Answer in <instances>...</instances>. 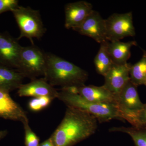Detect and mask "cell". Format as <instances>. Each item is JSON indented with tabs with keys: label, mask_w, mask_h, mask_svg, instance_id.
I'll use <instances>...</instances> for the list:
<instances>
[{
	"label": "cell",
	"mask_w": 146,
	"mask_h": 146,
	"mask_svg": "<svg viewBox=\"0 0 146 146\" xmlns=\"http://www.w3.org/2000/svg\"><path fill=\"white\" fill-rule=\"evenodd\" d=\"M57 98L67 106L80 110L91 114L100 123L106 122L114 119L124 121L115 104L88 101L78 94L63 89L58 92Z\"/></svg>",
	"instance_id": "obj_3"
},
{
	"label": "cell",
	"mask_w": 146,
	"mask_h": 146,
	"mask_svg": "<svg viewBox=\"0 0 146 146\" xmlns=\"http://www.w3.org/2000/svg\"><path fill=\"white\" fill-rule=\"evenodd\" d=\"M108 42L106 41L100 44L98 52L94 60L97 72L104 76L110 70L113 64L108 50Z\"/></svg>",
	"instance_id": "obj_17"
},
{
	"label": "cell",
	"mask_w": 146,
	"mask_h": 146,
	"mask_svg": "<svg viewBox=\"0 0 146 146\" xmlns=\"http://www.w3.org/2000/svg\"><path fill=\"white\" fill-rule=\"evenodd\" d=\"M7 133L6 130L0 131V140L4 138L7 135Z\"/></svg>",
	"instance_id": "obj_25"
},
{
	"label": "cell",
	"mask_w": 146,
	"mask_h": 146,
	"mask_svg": "<svg viewBox=\"0 0 146 146\" xmlns=\"http://www.w3.org/2000/svg\"><path fill=\"white\" fill-rule=\"evenodd\" d=\"M17 0H0V14L14 10L19 6Z\"/></svg>",
	"instance_id": "obj_23"
},
{
	"label": "cell",
	"mask_w": 146,
	"mask_h": 146,
	"mask_svg": "<svg viewBox=\"0 0 146 146\" xmlns=\"http://www.w3.org/2000/svg\"><path fill=\"white\" fill-rule=\"evenodd\" d=\"M11 12L21 32L18 40L26 37L34 45L33 39H40L44 34L46 29L39 11L19 5Z\"/></svg>",
	"instance_id": "obj_4"
},
{
	"label": "cell",
	"mask_w": 146,
	"mask_h": 146,
	"mask_svg": "<svg viewBox=\"0 0 146 146\" xmlns=\"http://www.w3.org/2000/svg\"><path fill=\"white\" fill-rule=\"evenodd\" d=\"M73 30L91 37L100 44L107 41L105 19L96 11L93 10L83 23Z\"/></svg>",
	"instance_id": "obj_8"
},
{
	"label": "cell",
	"mask_w": 146,
	"mask_h": 146,
	"mask_svg": "<svg viewBox=\"0 0 146 146\" xmlns=\"http://www.w3.org/2000/svg\"><path fill=\"white\" fill-rule=\"evenodd\" d=\"M143 51L141 59L134 65H131L129 70L131 81L137 86L146 84V51Z\"/></svg>",
	"instance_id": "obj_18"
},
{
	"label": "cell",
	"mask_w": 146,
	"mask_h": 146,
	"mask_svg": "<svg viewBox=\"0 0 146 146\" xmlns=\"http://www.w3.org/2000/svg\"><path fill=\"white\" fill-rule=\"evenodd\" d=\"M136 41L123 42L120 41L108 42V50L113 63L124 64L131 56V49L133 46H137Z\"/></svg>",
	"instance_id": "obj_15"
},
{
	"label": "cell",
	"mask_w": 146,
	"mask_h": 146,
	"mask_svg": "<svg viewBox=\"0 0 146 146\" xmlns=\"http://www.w3.org/2000/svg\"><path fill=\"white\" fill-rule=\"evenodd\" d=\"M46 58L44 78L52 86L63 89L85 85L89 76L86 71L52 54H46Z\"/></svg>",
	"instance_id": "obj_2"
},
{
	"label": "cell",
	"mask_w": 146,
	"mask_h": 146,
	"mask_svg": "<svg viewBox=\"0 0 146 146\" xmlns=\"http://www.w3.org/2000/svg\"><path fill=\"white\" fill-rule=\"evenodd\" d=\"M116 104L124 121L131 123L143 107L139 98L137 86L131 80L116 97Z\"/></svg>",
	"instance_id": "obj_6"
},
{
	"label": "cell",
	"mask_w": 146,
	"mask_h": 146,
	"mask_svg": "<svg viewBox=\"0 0 146 146\" xmlns=\"http://www.w3.org/2000/svg\"><path fill=\"white\" fill-rule=\"evenodd\" d=\"M39 146H55L50 138L40 144Z\"/></svg>",
	"instance_id": "obj_24"
},
{
	"label": "cell",
	"mask_w": 146,
	"mask_h": 146,
	"mask_svg": "<svg viewBox=\"0 0 146 146\" xmlns=\"http://www.w3.org/2000/svg\"><path fill=\"white\" fill-rule=\"evenodd\" d=\"M131 124L133 127L146 128V104L143 108L137 113Z\"/></svg>",
	"instance_id": "obj_22"
},
{
	"label": "cell",
	"mask_w": 146,
	"mask_h": 146,
	"mask_svg": "<svg viewBox=\"0 0 146 146\" xmlns=\"http://www.w3.org/2000/svg\"><path fill=\"white\" fill-rule=\"evenodd\" d=\"M70 91L78 94L88 101L98 104H116V97L104 85H86L71 87Z\"/></svg>",
	"instance_id": "obj_12"
},
{
	"label": "cell",
	"mask_w": 146,
	"mask_h": 146,
	"mask_svg": "<svg viewBox=\"0 0 146 146\" xmlns=\"http://www.w3.org/2000/svg\"><path fill=\"white\" fill-rule=\"evenodd\" d=\"M98 120L83 110L67 106L61 123L50 138L55 146H73L96 132Z\"/></svg>",
	"instance_id": "obj_1"
},
{
	"label": "cell",
	"mask_w": 146,
	"mask_h": 146,
	"mask_svg": "<svg viewBox=\"0 0 146 146\" xmlns=\"http://www.w3.org/2000/svg\"><path fill=\"white\" fill-rule=\"evenodd\" d=\"M109 130L127 133L132 138L136 146H146V128L120 127L111 128Z\"/></svg>",
	"instance_id": "obj_19"
},
{
	"label": "cell",
	"mask_w": 146,
	"mask_h": 146,
	"mask_svg": "<svg viewBox=\"0 0 146 146\" xmlns=\"http://www.w3.org/2000/svg\"><path fill=\"white\" fill-rule=\"evenodd\" d=\"M25 132V146H39V138L36 133L32 130L29 125V121L23 123Z\"/></svg>",
	"instance_id": "obj_21"
},
{
	"label": "cell",
	"mask_w": 146,
	"mask_h": 146,
	"mask_svg": "<svg viewBox=\"0 0 146 146\" xmlns=\"http://www.w3.org/2000/svg\"><path fill=\"white\" fill-rule=\"evenodd\" d=\"M22 48L18 39L0 32V65L17 70Z\"/></svg>",
	"instance_id": "obj_9"
},
{
	"label": "cell",
	"mask_w": 146,
	"mask_h": 146,
	"mask_svg": "<svg viewBox=\"0 0 146 146\" xmlns=\"http://www.w3.org/2000/svg\"><path fill=\"white\" fill-rule=\"evenodd\" d=\"M0 117L23 123L29 121L26 112L13 100L9 92L0 89Z\"/></svg>",
	"instance_id": "obj_13"
},
{
	"label": "cell",
	"mask_w": 146,
	"mask_h": 146,
	"mask_svg": "<svg viewBox=\"0 0 146 146\" xmlns=\"http://www.w3.org/2000/svg\"><path fill=\"white\" fill-rule=\"evenodd\" d=\"M131 65L113 63L110 70L104 76V86L115 96L120 94L130 80L129 70Z\"/></svg>",
	"instance_id": "obj_10"
},
{
	"label": "cell",
	"mask_w": 146,
	"mask_h": 146,
	"mask_svg": "<svg viewBox=\"0 0 146 146\" xmlns=\"http://www.w3.org/2000/svg\"><path fill=\"white\" fill-rule=\"evenodd\" d=\"M145 86H146V84H145Z\"/></svg>",
	"instance_id": "obj_26"
},
{
	"label": "cell",
	"mask_w": 146,
	"mask_h": 146,
	"mask_svg": "<svg viewBox=\"0 0 146 146\" xmlns=\"http://www.w3.org/2000/svg\"><path fill=\"white\" fill-rule=\"evenodd\" d=\"M47 65L46 54L38 47L31 45L22 47L18 68L16 70L25 76L36 79L44 76Z\"/></svg>",
	"instance_id": "obj_5"
},
{
	"label": "cell",
	"mask_w": 146,
	"mask_h": 146,
	"mask_svg": "<svg viewBox=\"0 0 146 146\" xmlns=\"http://www.w3.org/2000/svg\"><path fill=\"white\" fill-rule=\"evenodd\" d=\"M25 76L18 71L0 65V89L10 92L18 89Z\"/></svg>",
	"instance_id": "obj_16"
},
{
	"label": "cell",
	"mask_w": 146,
	"mask_h": 146,
	"mask_svg": "<svg viewBox=\"0 0 146 146\" xmlns=\"http://www.w3.org/2000/svg\"><path fill=\"white\" fill-rule=\"evenodd\" d=\"M94 10L91 3L79 1L69 3L65 7V27L67 29L78 27Z\"/></svg>",
	"instance_id": "obj_11"
},
{
	"label": "cell",
	"mask_w": 146,
	"mask_h": 146,
	"mask_svg": "<svg viewBox=\"0 0 146 146\" xmlns=\"http://www.w3.org/2000/svg\"><path fill=\"white\" fill-rule=\"evenodd\" d=\"M106 39L108 42L120 41L136 35L132 12L115 13L105 19Z\"/></svg>",
	"instance_id": "obj_7"
},
{
	"label": "cell",
	"mask_w": 146,
	"mask_h": 146,
	"mask_svg": "<svg viewBox=\"0 0 146 146\" xmlns=\"http://www.w3.org/2000/svg\"><path fill=\"white\" fill-rule=\"evenodd\" d=\"M53 100L52 98L47 96L33 98L29 102V108L33 112H39L48 107Z\"/></svg>",
	"instance_id": "obj_20"
},
{
	"label": "cell",
	"mask_w": 146,
	"mask_h": 146,
	"mask_svg": "<svg viewBox=\"0 0 146 146\" xmlns=\"http://www.w3.org/2000/svg\"><path fill=\"white\" fill-rule=\"evenodd\" d=\"M58 93L44 78L35 79L29 83L22 84L18 89V94L20 97L33 98L47 96L54 99L57 98Z\"/></svg>",
	"instance_id": "obj_14"
}]
</instances>
